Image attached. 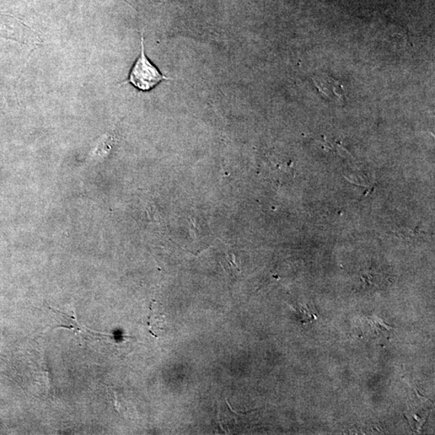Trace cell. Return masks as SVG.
Segmentation results:
<instances>
[{"mask_svg": "<svg viewBox=\"0 0 435 435\" xmlns=\"http://www.w3.org/2000/svg\"><path fill=\"white\" fill-rule=\"evenodd\" d=\"M168 80L159 71L158 67L150 62L145 55L144 46V36H141V55L132 69L129 74L128 80L125 83H131L137 89L142 91H149L158 85L161 81Z\"/></svg>", "mask_w": 435, "mask_h": 435, "instance_id": "1", "label": "cell"}, {"mask_svg": "<svg viewBox=\"0 0 435 435\" xmlns=\"http://www.w3.org/2000/svg\"><path fill=\"white\" fill-rule=\"evenodd\" d=\"M312 78L315 87L322 95L338 104H342L345 102V89L338 81L326 74L315 75Z\"/></svg>", "mask_w": 435, "mask_h": 435, "instance_id": "2", "label": "cell"}]
</instances>
